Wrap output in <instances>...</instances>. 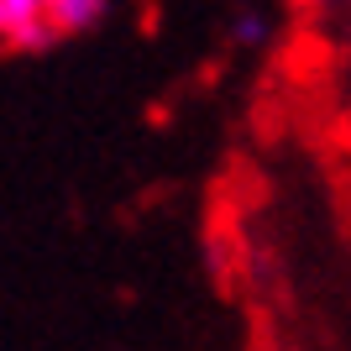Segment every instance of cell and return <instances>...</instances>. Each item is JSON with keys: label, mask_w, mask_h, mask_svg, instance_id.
<instances>
[{"label": "cell", "mask_w": 351, "mask_h": 351, "mask_svg": "<svg viewBox=\"0 0 351 351\" xmlns=\"http://www.w3.org/2000/svg\"><path fill=\"white\" fill-rule=\"evenodd\" d=\"M309 5H315V11H346L351 0H309Z\"/></svg>", "instance_id": "cell-2"}, {"label": "cell", "mask_w": 351, "mask_h": 351, "mask_svg": "<svg viewBox=\"0 0 351 351\" xmlns=\"http://www.w3.org/2000/svg\"><path fill=\"white\" fill-rule=\"evenodd\" d=\"M231 37H236L241 47H257V43H267V16H263V11H241V16L231 21Z\"/></svg>", "instance_id": "cell-1"}]
</instances>
